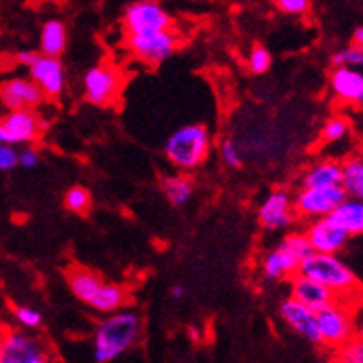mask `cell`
I'll return each instance as SVG.
<instances>
[{
  "label": "cell",
  "instance_id": "cell-38",
  "mask_svg": "<svg viewBox=\"0 0 363 363\" xmlns=\"http://www.w3.org/2000/svg\"><path fill=\"white\" fill-rule=\"evenodd\" d=\"M326 363H350V362H347V359L341 358L340 354H334V356H332V358H330Z\"/></svg>",
  "mask_w": 363,
  "mask_h": 363
},
{
  "label": "cell",
  "instance_id": "cell-6",
  "mask_svg": "<svg viewBox=\"0 0 363 363\" xmlns=\"http://www.w3.org/2000/svg\"><path fill=\"white\" fill-rule=\"evenodd\" d=\"M313 252L304 232H291L280 241L277 249L269 250L262 259V272L267 280H287L298 272V265Z\"/></svg>",
  "mask_w": 363,
  "mask_h": 363
},
{
  "label": "cell",
  "instance_id": "cell-13",
  "mask_svg": "<svg viewBox=\"0 0 363 363\" xmlns=\"http://www.w3.org/2000/svg\"><path fill=\"white\" fill-rule=\"evenodd\" d=\"M28 78L41 89L45 99H60L63 95L67 78H65V69L60 57L38 52L28 65Z\"/></svg>",
  "mask_w": 363,
  "mask_h": 363
},
{
  "label": "cell",
  "instance_id": "cell-5",
  "mask_svg": "<svg viewBox=\"0 0 363 363\" xmlns=\"http://www.w3.org/2000/svg\"><path fill=\"white\" fill-rule=\"evenodd\" d=\"M354 313H356V304L341 301V298H335L328 306L315 311L320 347L337 352L347 341L356 337L358 328H356Z\"/></svg>",
  "mask_w": 363,
  "mask_h": 363
},
{
  "label": "cell",
  "instance_id": "cell-22",
  "mask_svg": "<svg viewBox=\"0 0 363 363\" xmlns=\"http://www.w3.org/2000/svg\"><path fill=\"white\" fill-rule=\"evenodd\" d=\"M39 52L45 56L60 57L65 48H67V28L62 21L50 19L43 24L41 28V38H39Z\"/></svg>",
  "mask_w": 363,
  "mask_h": 363
},
{
  "label": "cell",
  "instance_id": "cell-8",
  "mask_svg": "<svg viewBox=\"0 0 363 363\" xmlns=\"http://www.w3.org/2000/svg\"><path fill=\"white\" fill-rule=\"evenodd\" d=\"M126 47L139 62L147 65H160L177 52L180 39L172 28L150 32V34L126 35Z\"/></svg>",
  "mask_w": 363,
  "mask_h": 363
},
{
  "label": "cell",
  "instance_id": "cell-2",
  "mask_svg": "<svg viewBox=\"0 0 363 363\" xmlns=\"http://www.w3.org/2000/svg\"><path fill=\"white\" fill-rule=\"evenodd\" d=\"M298 272L304 277L328 287L335 298L356 304L359 295V278L337 254L310 252L298 265Z\"/></svg>",
  "mask_w": 363,
  "mask_h": 363
},
{
  "label": "cell",
  "instance_id": "cell-39",
  "mask_svg": "<svg viewBox=\"0 0 363 363\" xmlns=\"http://www.w3.org/2000/svg\"><path fill=\"white\" fill-rule=\"evenodd\" d=\"M0 143H6V134H4V128L0 126Z\"/></svg>",
  "mask_w": 363,
  "mask_h": 363
},
{
  "label": "cell",
  "instance_id": "cell-29",
  "mask_svg": "<svg viewBox=\"0 0 363 363\" xmlns=\"http://www.w3.org/2000/svg\"><path fill=\"white\" fill-rule=\"evenodd\" d=\"M13 315L15 319H17V323L26 330H35L43 325V317H41V313H39L38 310H34V308L17 306L13 308Z\"/></svg>",
  "mask_w": 363,
  "mask_h": 363
},
{
  "label": "cell",
  "instance_id": "cell-28",
  "mask_svg": "<svg viewBox=\"0 0 363 363\" xmlns=\"http://www.w3.org/2000/svg\"><path fill=\"white\" fill-rule=\"evenodd\" d=\"M272 65V54L269 52V48L263 45H256L250 48L249 56H247V67L252 74H263L267 72Z\"/></svg>",
  "mask_w": 363,
  "mask_h": 363
},
{
  "label": "cell",
  "instance_id": "cell-35",
  "mask_svg": "<svg viewBox=\"0 0 363 363\" xmlns=\"http://www.w3.org/2000/svg\"><path fill=\"white\" fill-rule=\"evenodd\" d=\"M34 50H21V52H17V63L19 65H24V67H28L30 63H32V60L35 57Z\"/></svg>",
  "mask_w": 363,
  "mask_h": 363
},
{
  "label": "cell",
  "instance_id": "cell-21",
  "mask_svg": "<svg viewBox=\"0 0 363 363\" xmlns=\"http://www.w3.org/2000/svg\"><path fill=\"white\" fill-rule=\"evenodd\" d=\"M302 187H332L341 184V162L320 160L304 171L301 178Z\"/></svg>",
  "mask_w": 363,
  "mask_h": 363
},
{
  "label": "cell",
  "instance_id": "cell-30",
  "mask_svg": "<svg viewBox=\"0 0 363 363\" xmlns=\"http://www.w3.org/2000/svg\"><path fill=\"white\" fill-rule=\"evenodd\" d=\"M220 160H223L230 169H239L243 165L241 152H239L238 145H235L232 139H225V141L220 143Z\"/></svg>",
  "mask_w": 363,
  "mask_h": 363
},
{
  "label": "cell",
  "instance_id": "cell-34",
  "mask_svg": "<svg viewBox=\"0 0 363 363\" xmlns=\"http://www.w3.org/2000/svg\"><path fill=\"white\" fill-rule=\"evenodd\" d=\"M39 162H41V156H39V150L34 148L32 145H28L26 148H23L17 156V165L24 169H34L38 167Z\"/></svg>",
  "mask_w": 363,
  "mask_h": 363
},
{
  "label": "cell",
  "instance_id": "cell-16",
  "mask_svg": "<svg viewBox=\"0 0 363 363\" xmlns=\"http://www.w3.org/2000/svg\"><path fill=\"white\" fill-rule=\"evenodd\" d=\"M0 102L6 110H38L45 95L30 78L17 77L0 84Z\"/></svg>",
  "mask_w": 363,
  "mask_h": 363
},
{
  "label": "cell",
  "instance_id": "cell-17",
  "mask_svg": "<svg viewBox=\"0 0 363 363\" xmlns=\"http://www.w3.org/2000/svg\"><path fill=\"white\" fill-rule=\"evenodd\" d=\"M280 317L293 332L302 335L304 340L313 345H320L319 328H317V315L311 308L304 306L295 298H286L280 304Z\"/></svg>",
  "mask_w": 363,
  "mask_h": 363
},
{
  "label": "cell",
  "instance_id": "cell-18",
  "mask_svg": "<svg viewBox=\"0 0 363 363\" xmlns=\"http://www.w3.org/2000/svg\"><path fill=\"white\" fill-rule=\"evenodd\" d=\"M287 280H289L291 298L298 301L301 304H304V306L311 308L313 311H319L320 308L328 306L330 302L335 301V295L330 291L328 287L320 286L319 282L304 277L301 272H295V274L287 278Z\"/></svg>",
  "mask_w": 363,
  "mask_h": 363
},
{
  "label": "cell",
  "instance_id": "cell-3",
  "mask_svg": "<svg viewBox=\"0 0 363 363\" xmlns=\"http://www.w3.org/2000/svg\"><path fill=\"white\" fill-rule=\"evenodd\" d=\"M67 282L72 295L86 306L93 308L101 313H113V311L126 308L128 304V291L125 286L106 282L104 278L86 267H71L67 271Z\"/></svg>",
  "mask_w": 363,
  "mask_h": 363
},
{
  "label": "cell",
  "instance_id": "cell-12",
  "mask_svg": "<svg viewBox=\"0 0 363 363\" xmlns=\"http://www.w3.org/2000/svg\"><path fill=\"white\" fill-rule=\"evenodd\" d=\"M4 128L6 143L10 145H34L43 135L45 121L35 110H11L0 119Z\"/></svg>",
  "mask_w": 363,
  "mask_h": 363
},
{
  "label": "cell",
  "instance_id": "cell-10",
  "mask_svg": "<svg viewBox=\"0 0 363 363\" xmlns=\"http://www.w3.org/2000/svg\"><path fill=\"white\" fill-rule=\"evenodd\" d=\"M123 87V74L110 63H99L84 77V96L96 108H108L117 101Z\"/></svg>",
  "mask_w": 363,
  "mask_h": 363
},
{
  "label": "cell",
  "instance_id": "cell-4",
  "mask_svg": "<svg viewBox=\"0 0 363 363\" xmlns=\"http://www.w3.org/2000/svg\"><path fill=\"white\" fill-rule=\"evenodd\" d=\"M211 152V134L204 125L180 126L169 135L165 158L178 172H191L208 160Z\"/></svg>",
  "mask_w": 363,
  "mask_h": 363
},
{
  "label": "cell",
  "instance_id": "cell-15",
  "mask_svg": "<svg viewBox=\"0 0 363 363\" xmlns=\"http://www.w3.org/2000/svg\"><path fill=\"white\" fill-rule=\"evenodd\" d=\"M313 252L340 254L350 241V235L337 226L330 217H320L308 223L304 232Z\"/></svg>",
  "mask_w": 363,
  "mask_h": 363
},
{
  "label": "cell",
  "instance_id": "cell-26",
  "mask_svg": "<svg viewBox=\"0 0 363 363\" xmlns=\"http://www.w3.org/2000/svg\"><path fill=\"white\" fill-rule=\"evenodd\" d=\"M350 132V121L343 115H335V117H330L325 123L323 130H320V139L325 143H340L343 141Z\"/></svg>",
  "mask_w": 363,
  "mask_h": 363
},
{
  "label": "cell",
  "instance_id": "cell-20",
  "mask_svg": "<svg viewBox=\"0 0 363 363\" xmlns=\"http://www.w3.org/2000/svg\"><path fill=\"white\" fill-rule=\"evenodd\" d=\"M330 219L334 220L335 225L341 226V228L350 235V238H356V235L363 234V202L362 199H352V196H347L343 202H341L337 208H335L332 213H330Z\"/></svg>",
  "mask_w": 363,
  "mask_h": 363
},
{
  "label": "cell",
  "instance_id": "cell-11",
  "mask_svg": "<svg viewBox=\"0 0 363 363\" xmlns=\"http://www.w3.org/2000/svg\"><path fill=\"white\" fill-rule=\"evenodd\" d=\"M123 26L126 35L150 34L172 28V17L158 0H138L125 10Z\"/></svg>",
  "mask_w": 363,
  "mask_h": 363
},
{
  "label": "cell",
  "instance_id": "cell-37",
  "mask_svg": "<svg viewBox=\"0 0 363 363\" xmlns=\"http://www.w3.org/2000/svg\"><path fill=\"white\" fill-rule=\"evenodd\" d=\"M352 45H358V47H363V26H358V28L354 30Z\"/></svg>",
  "mask_w": 363,
  "mask_h": 363
},
{
  "label": "cell",
  "instance_id": "cell-33",
  "mask_svg": "<svg viewBox=\"0 0 363 363\" xmlns=\"http://www.w3.org/2000/svg\"><path fill=\"white\" fill-rule=\"evenodd\" d=\"M17 156L19 152L15 150L13 145L0 143V171H11L17 167Z\"/></svg>",
  "mask_w": 363,
  "mask_h": 363
},
{
  "label": "cell",
  "instance_id": "cell-23",
  "mask_svg": "<svg viewBox=\"0 0 363 363\" xmlns=\"http://www.w3.org/2000/svg\"><path fill=\"white\" fill-rule=\"evenodd\" d=\"M193 189H195V184H193L191 177L187 172H177V174H167V177L162 180V191L163 195L167 196V201L172 206H186L187 202L191 201Z\"/></svg>",
  "mask_w": 363,
  "mask_h": 363
},
{
  "label": "cell",
  "instance_id": "cell-14",
  "mask_svg": "<svg viewBox=\"0 0 363 363\" xmlns=\"http://www.w3.org/2000/svg\"><path fill=\"white\" fill-rule=\"evenodd\" d=\"M295 219L296 213L293 208V195L287 189H274L269 193L258 210L259 225L271 232L289 228Z\"/></svg>",
  "mask_w": 363,
  "mask_h": 363
},
{
  "label": "cell",
  "instance_id": "cell-24",
  "mask_svg": "<svg viewBox=\"0 0 363 363\" xmlns=\"http://www.w3.org/2000/svg\"><path fill=\"white\" fill-rule=\"evenodd\" d=\"M341 187L347 196L363 199V160L362 156H350L341 162Z\"/></svg>",
  "mask_w": 363,
  "mask_h": 363
},
{
  "label": "cell",
  "instance_id": "cell-40",
  "mask_svg": "<svg viewBox=\"0 0 363 363\" xmlns=\"http://www.w3.org/2000/svg\"><path fill=\"white\" fill-rule=\"evenodd\" d=\"M2 334H4V325L0 323V349H2Z\"/></svg>",
  "mask_w": 363,
  "mask_h": 363
},
{
  "label": "cell",
  "instance_id": "cell-32",
  "mask_svg": "<svg viewBox=\"0 0 363 363\" xmlns=\"http://www.w3.org/2000/svg\"><path fill=\"white\" fill-rule=\"evenodd\" d=\"M278 11L286 15H306L311 8V0H272Z\"/></svg>",
  "mask_w": 363,
  "mask_h": 363
},
{
  "label": "cell",
  "instance_id": "cell-36",
  "mask_svg": "<svg viewBox=\"0 0 363 363\" xmlns=\"http://www.w3.org/2000/svg\"><path fill=\"white\" fill-rule=\"evenodd\" d=\"M184 295H186V289H184V286L177 284V286L171 287V296H172V298H177V301H180V298H184Z\"/></svg>",
  "mask_w": 363,
  "mask_h": 363
},
{
  "label": "cell",
  "instance_id": "cell-31",
  "mask_svg": "<svg viewBox=\"0 0 363 363\" xmlns=\"http://www.w3.org/2000/svg\"><path fill=\"white\" fill-rule=\"evenodd\" d=\"M335 354H340L341 358L350 363H363V341L356 335L350 341H347Z\"/></svg>",
  "mask_w": 363,
  "mask_h": 363
},
{
  "label": "cell",
  "instance_id": "cell-1",
  "mask_svg": "<svg viewBox=\"0 0 363 363\" xmlns=\"http://www.w3.org/2000/svg\"><path fill=\"white\" fill-rule=\"evenodd\" d=\"M143 320L138 311L121 308L99 323L93 335V358L96 363H110L138 343Z\"/></svg>",
  "mask_w": 363,
  "mask_h": 363
},
{
  "label": "cell",
  "instance_id": "cell-25",
  "mask_svg": "<svg viewBox=\"0 0 363 363\" xmlns=\"http://www.w3.org/2000/svg\"><path fill=\"white\" fill-rule=\"evenodd\" d=\"M91 204H93V196H91L86 187L82 186L71 187L63 196V206L71 213H77V216H86L87 211L91 210Z\"/></svg>",
  "mask_w": 363,
  "mask_h": 363
},
{
  "label": "cell",
  "instance_id": "cell-27",
  "mask_svg": "<svg viewBox=\"0 0 363 363\" xmlns=\"http://www.w3.org/2000/svg\"><path fill=\"white\" fill-rule=\"evenodd\" d=\"M332 67H362L363 65V47L358 45H349L347 48H341L337 52L330 56Z\"/></svg>",
  "mask_w": 363,
  "mask_h": 363
},
{
  "label": "cell",
  "instance_id": "cell-19",
  "mask_svg": "<svg viewBox=\"0 0 363 363\" xmlns=\"http://www.w3.org/2000/svg\"><path fill=\"white\" fill-rule=\"evenodd\" d=\"M330 87L343 104L359 106L363 102V74L356 67H334L330 74Z\"/></svg>",
  "mask_w": 363,
  "mask_h": 363
},
{
  "label": "cell",
  "instance_id": "cell-7",
  "mask_svg": "<svg viewBox=\"0 0 363 363\" xmlns=\"http://www.w3.org/2000/svg\"><path fill=\"white\" fill-rule=\"evenodd\" d=\"M52 350L41 335L23 328L4 326L0 363H50Z\"/></svg>",
  "mask_w": 363,
  "mask_h": 363
},
{
  "label": "cell",
  "instance_id": "cell-9",
  "mask_svg": "<svg viewBox=\"0 0 363 363\" xmlns=\"http://www.w3.org/2000/svg\"><path fill=\"white\" fill-rule=\"evenodd\" d=\"M347 199L341 186L332 187H302L293 196V208L298 219L313 220L328 217Z\"/></svg>",
  "mask_w": 363,
  "mask_h": 363
}]
</instances>
